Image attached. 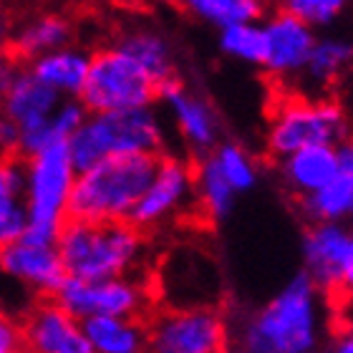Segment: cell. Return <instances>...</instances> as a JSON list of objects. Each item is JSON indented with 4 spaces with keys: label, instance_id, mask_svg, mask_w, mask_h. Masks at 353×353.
I'll return each instance as SVG.
<instances>
[{
    "label": "cell",
    "instance_id": "cell-33",
    "mask_svg": "<svg viewBox=\"0 0 353 353\" xmlns=\"http://www.w3.org/2000/svg\"><path fill=\"white\" fill-rule=\"evenodd\" d=\"M331 346H333V351H339V353H351V351H353V339H351V333L339 331L336 336H333Z\"/></svg>",
    "mask_w": 353,
    "mask_h": 353
},
{
    "label": "cell",
    "instance_id": "cell-17",
    "mask_svg": "<svg viewBox=\"0 0 353 353\" xmlns=\"http://www.w3.org/2000/svg\"><path fill=\"white\" fill-rule=\"evenodd\" d=\"M0 270L18 283L30 285L41 295H53L66 280V268L61 263L56 245L15 240L0 250Z\"/></svg>",
    "mask_w": 353,
    "mask_h": 353
},
{
    "label": "cell",
    "instance_id": "cell-12",
    "mask_svg": "<svg viewBox=\"0 0 353 353\" xmlns=\"http://www.w3.org/2000/svg\"><path fill=\"white\" fill-rule=\"evenodd\" d=\"M66 96L43 83L23 66L15 81L0 96V109L18 132V154L30 157L38 149L51 144V119Z\"/></svg>",
    "mask_w": 353,
    "mask_h": 353
},
{
    "label": "cell",
    "instance_id": "cell-22",
    "mask_svg": "<svg viewBox=\"0 0 353 353\" xmlns=\"http://www.w3.org/2000/svg\"><path fill=\"white\" fill-rule=\"evenodd\" d=\"M295 205L301 210L303 220L308 225L318 222H343L353 212V167L341 170L331 182L321 190L295 197Z\"/></svg>",
    "mask_w": 353,
    "mask_h": 353
},
{
    "label": "cell",
    "instance_id": "cell-24",
    "mask_svg": "<svg viewBox=\"0 0 353 353\" xmlns=\"http://www.w3.org/2000/svg\"><path fill=\"white\" fill-rule=\"evenodd\" d=\"M194 170V197H197V210L205 214L207 220L225 222L235 210L237 192L222 176L220 167L212 159V154L192 159Z\"/></svg>",
    "mask_w": 353,
    "mask_h": 353
},
{
    "label": "cell",
    "instance_id": "cell-32",
    "mask_svg": "<svg viewBox=\"0 0 353 353\" xmlns=\"http://www.w3.org/2000/svg\"><path fill=\"white\" fill-rule=\"evenodd\" d=\"M10 30H13V18H10V10H8L6 0H0V53L8 51Z\"/></svg>",
    "mask_w": 353,
    "mask_h": 353
},
{
    "label": "cell",
    "instance_id": "cell-8",
    "mask_svg": "<svg viewBox=\"0 0 353 353\" xmlns=\"http://www.w3.org/2000/svg\"><path fill=\"white\" fill-rule=\"evenodd\" d=\"M51 298L79 321L88 316L149 318L154 308V290L144 275H119L101 280L66 275Z\"/></svg>",
    "mask_w": 353,
    "mask_h": 353
},
{
    "label": "cell",
    "instance_id": "cell-7",
    "mask_svg": "<svg viewBox=\"0 0 353 353\" xmlns=\"http://www.w3.org/2000/svg\"><path fill=\"white\" fill-rule=\"evenodd\" d=\"M341 141H348V117L341 101L331 96L285 99L272 114L268 129V152L272 162L301 147Z\"/></svg>",
    "mask_w": 353,
    "mask_h": 353
},
{
    "label": "cell",
    "instance_id": "cell-18",
    "mask_svg": "<svg viewBox=\"0 0 353 353\" xmlns=\"http://www.w3.org/2000/svg\"><path fill=\"white\" fill-rule=\"evenodd\" d=\"M76 26L63 13H36L21 23H13L8 53L21 63L38 59L48 51L74 43Z\"/></svg>",
    "mask_w": 353,
    "mask_h": 353
},
{
    "label": "cell",
    "instance_id": "cell-28",
    "mask_svg": "<svg viewBox=\"0 0 353 353\" xmlns=\"http://www.w3.org/2000/svg\"><path fill=\"white\" fill-rule=\"evenodd\" d=\"M220 51L235 61H245V63H252V66H263V53H265L263 23L245 21L220 28Z\"/></svg>",
    "mask_w": 353,
    "mask_h": 353
},
{
    "label": "cell",
    "instance_id": "cell-27",
    "mask_svg": "<svg viewBox=\"0 0 353 353\" xmlns=\"http://www.w3.org/2000/svg\"><path fill=\"white\" fill-rule=\"evenodd\" d=\"M210 154H212V159L217 162V167H220L222 176L228 179V184L237 194H245V192L255 190L258 176H260L258 164H255V159H252L240 144L222 139Z\"/></svg>",
    "mask_w": 353,
    "mask_h": 353
},
{
    "label": "cell",
    "instance_id": "cell-25",
    "mask_svg": "<svg viewBox=\"0 0 353 353\" xmlns=\"http://www.w3.org/2000/svg\"><path fill=\"white\" fill-rule=\"evenodd\" d=\"M351 53V43L343 38H316L308 61L298 76H303V81H308L310 86H316L321 91L318 96H328V91L339 86V81L346 76Z\"/></svg>",
    "mask_w": 353,
    "mask_h": 353
},
{
    "label": "cell",
    "instance_id": "cell-2",
    "mask_svg": "<svg viewBox=\"0 0 353 353\" xmlns=\"http://www.w3.org/2000/svg\"><path fill=\"white\" fill-rule=\"evenodd\" d=\"M56 250L71 278L144 275L149 235L129 220L88 222L66 217L56 237Z\"/></svg>",
    "mask_w": 353,
    "mask_h": 353
},
{
    "label": "cell",
    "instance_id": "cell-11",
    "mask_svg": "<svg viewBox=\"0 0 353 353\" xmlns=\"http://www.w3.org/2000/svg\"><path fill=\"white\" fill-rule=\"evenodd\" d=\"M303 270L325 303L343 305L353 283V235L343 222L308 225L303 235Z\"/></svg>",
    "mask_w": 353,
    "mask_h": 353
},
{
    "label": "cell",
    "instance_id": "cell-26",
    "mask_svg": "<svg viewBox=\"0 0 353 353\" xmlns=\"http://www.w3.org/2000/svg\"><path fill=\"white\" fill-rule=\"evenodd\" d=\"M174 6L190 13L194 21L214 26L217 30L232 23L263 21L268 13L265 0H174Z\"/></svg>",
    "mask_w": 353,
    "mask_h": 353
},
{
    "label": "cell",
    "instance_id": "cell-20",
    "mask_svg": "<svg viewBox=\"0 0 353 353\" xmlns=\"http://www.w3.org/2000/svg\"><path fill=\"white\" fill-rule=\"evenodd\" d=\"M81 331L91 353H141L147 351V318L88 316Z\"/></svg>",
    "mask_w": 353,
    "mask_h": 353
},
{
    "label": "cell",
    "instance_id": "cell-4",
    "mask_svg": "<svg viewBox=\"0 0 353 353\" xmlns=\"http://www.w3.org/2000/svg\"><path fill=\"white\" fill-rule=\"evenodd\" d=\"M76 172L111 154H164V132L154 106L88 111L66 139Z\"/></svg>",
    "mask_w": 353,
    "mask_h": 353
},
{
    "label": "cell",
    "instance_id": "cell-15",
    "mask_svg": "<svg viewBox=\"0 0 353 353\" xmlns=\"http://www.w3.org/2000/svg\"><path fill=\"white\" fill-rule=\"evenodd\" d=\"M283 182L290 190V194L303 197L310 192L321 190L328 184L341 170L353 167V147L348 141L341 144H310L290 152V154L275 159Z\"/></svg>",
    "mask_w": 353,
    "mask_h": 353
},
{
    "label": "cell",
    "instance_id": "cell-3",
    "mask_svg": "<svg viewBox=\"0 0 353 353\" xmlns=\"http://www.w3.org/2000/svg\"><path fill=\"white\" fill-rule=\"evenodd\" d=\"M159 159L162 154H111L76 172L66 217L88 222L129 220V212L149 187Z\"/></svg>",
    "mask_w": 353,
    "mask_h": 353
},
{
    "label": "cell",
    "instance_id": "cell-30",
    "mask_svg": "<svg viewBox=\"0 0 353 353\" xmlns=\"http://www.w3.org/2000/svg\"><path fill=\"white\" fill-rule=\"evenodd\" d=\"M18 351H26L23 323L18 318L0 313V353H18Z\"/></svg>",
    "mask_w": 353,
    "mask_h": 353
},
{
    "label": "cell",
    "instance_id": "cell-13",
    "mask_svg": "<svg viewBox=\"0 0 353 353\" xmlns=\"http://www.w3.org/2000/svg\"><path fill=\"white\" fill-rule=\"evenodd\" d=\"M159 101L167 103L172 121L192 152V159L210 154L222 141V121L205 96L192 91L182 76L167 81L159 91Z\"/></svg>",
    "mask_w": 353,
    "mask_h": 353
},
{
    "label": "cell",
    "instance_id": "cell-14",
    "mask_svg": "<svg viewBox=\"0 0 353 353\" xmlns=\"http://www.w3.org/2000/svg\"><path fill=\"white\" fill-rule=\"evenodd\" d=\"M263 38L265 53L260 68L275 79H290L301 74L318 36L305 21H301L285 8H280L278 13H272L265 21Z\"/></svg>",
    "mask_w": 353,
    "mask_h": 353
},
{
    "label": "cell",
    "instance_id": "cell-21",
    "mask_svg": "<svg viewBox=\"0 0 353 353\" xmlns=\"http://www.w3.org/2000/svg\"><path fill=\"white\" fill-rule=\"evenodd\" d=\"M88 63H91V53L74 48V46H63V48H56V51H48L38 59L28 61L26 68L63 96L79 99L83 81H86Z\"/></svg>",
    "mask_w": 353,
    "mask_h": 353
},
{
    "label": "cell",
    "instance_id": "cell-5",
    "mask_svg": "<svg viewBox=\"0 0 353 353\" xmlns=\"http://www.w3.org/2000/svg\"><path fill=\"white\" fill-rule=\"evenodd\" d=\"M26 159H28V225L18 240L56 245L59 230L66 220L68 194L76 179L66 141H51Z\"/></svg>",
    "mask_w": 353,
    "mask_h": 353
},
{
    "label": "cell",
    "instance_id": "cell-31",
    "mask_svg": "<svg viewBox=\"0 0 353 353\" xmlns=\"http://www.w3.org/2000/svg\"><path fill=\"white\" fill-rule=\"evenodd\" d=\"M15 152H18V132L13 121L0 109V157L15 154Z\"/></svg>",
    "mask_w": 353,
    "mask_h": 353
},
{
    "label": "cell",
    "instance_id": "cell-6",
    "mask_svg": "<svg viewBox=\"0 0 353 353\" xmlns=\"http://www.w3.org/2000/svg\"><path fill=\"white\" fill-rule=\"evenodd\" d=\"M162 83L139 61L121 51L117 43L91 53L88 74L79 101L86 111H117L154 106Z\"/></svg>",
    "mask_w": 353,
    "mask_h": 353
},
{
    "label": "cell",
    "instance_id": "cell-1",
    "mask_svg": "<svg viewBox=\"0 0 353 353\" xmlns=\"http://www.w3.org/2000/svg\"><path fill=\"white\" fill-rule=\"evenodd\" d=\"M323 293L301 270L272 301L237 325L235 343L248 353H310L323 343Z\"/></svg>",
    "mask_w": 353,
    "mask_h": 353
},
{
    "label": "cell",
    "instance_id": "cell-16",
    "mask_svg": "<svg viewBox=\"0 0 353 353\" xmlns=\"http://www.w3.org/2000/svg\"><path fill=\"white\" fill-rule=\"evenodd\" d=\"M21 323L26 351L91 353V346L81 331V321L59 305L51 295H43Z\"/></svg>",
    "mask_w": 353,
    "mask_h": 353
},
{
    "label": "cell",
    "instance_id": "cell-9",
    "mask_svg": "<svg viewBox=\"0 0 353 353\" xmlns=\"http://www.w3.org/2000/svg\"><path fill=\"white\" fill-rule=\"evenodd\" d=\"M232 343L220 305L152 310L147 318V348L157 353H220Z\"/></svg>",
    "mask_w": 353,
    "mask_h": 353
},
{
    "label": "cell",
    "instance_id": "cell-10",
    "mask_svg": "<svg viewBox=\"0 0 353 353\" xmlns=\"http://www.w3.org/2000/svg\"><path fill=\"white\" fill-rule=\"evenodd\" d=\"M190 212H197L192 162L164 152L149 187L129 212V222L149 235L170 222L184 220Z\"/></svg>",
    "mask_w": 353,
    "mask_h": 353
},
{
    "label": "cell",
    "instance_id": "cell-19",
    "mask_svg": "<svg viewBox=\"0 0 353 353\" xmlns=\"http://www.w3.org/2000/svg\"><path fill=\"white\" fill-rule=\"evenodd\" d=\"M28 225V159L0 157V250L15 243Z\"/></svg>",
    "mask_w": 353,
    "mask_h": 353
},
{
    "label": "cell",
    "instance_id": "cell-29",
    "mask_svg": "<svg viewBox=\"0 0 353 353\" xmlns=\"http://www.w3.org/2000/svg\"><path fill=\"white\" fill-rule=\"evenodd\" d=\"M348 0H283V8L305 21L310 28H323L341 18Z\"/></svg>",
    "mask_w": 353,
    "mask_h": 353
},
{
    "label": "cell",
    "instance_id": "cell-23",
    "mask_svg": "<svg viewBox=\"0 0 353 353\" xmlns=\"http://www.w3.org/2000/svg\"><path fill=\"white\" fill-rule=\"evenodd\" d=\"M117 46L121 51H126L129 56H134V59L139 61L141 66L147 68L149 74L154 76L162 86L179 76L174 48H172L170 38L164 36V33H159V30H154V28L126 30V33H121V36L117 38Z\"/></svg>",
    "mask_w": 353,
    "mask_h": 353
}]
</instances>
